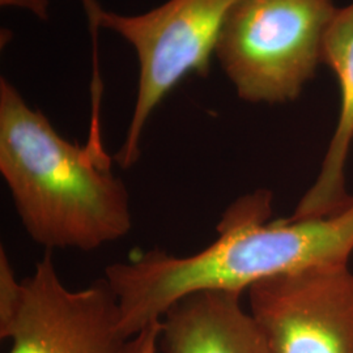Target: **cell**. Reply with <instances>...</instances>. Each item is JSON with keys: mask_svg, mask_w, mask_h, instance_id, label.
<instances>
[{"mask_svg": "<svg viewBox=\"0 0 353 353\" xmlns=\"http://www.w3.org/2000/svg\"><path fill=\"white\" fill-rule=\"evenodd\" d=\"M272 195L256 190L232 203L217 239L202 252L176 256L152 249L105 270L121 309L122 328L135 336L161 321L191 292H240L258 281L316 265L348 263L353 252V196L343 210L313 219L270 220Z\"/></svg>", "mask_w": 353, "mask_h": 353, "instance_id": "1", "label": "cell"}, {"mask_svg": "<svg viewBox=\"0 0 353 353\" xmlns=\"http://www.w3.org/2000/svg\"><path fill=\"white\" fill-rule=\"evenodd\" d=\"M0 173L26 233L49 252H92L132 228L130 195L112 172L101 127H90L85 145L70 143L4 77Z\"/></svg>", "mask_w": 353, "mask_h": 353, "instance_id": "2", "label": "cell"}, {"mask_svg": "<svg viewBox=\"0 0 353 353\" xmlns=\"http://www.w3.org/2000/svg\"><path fill=\"white\" fill-rule=\"evenodd\" d=\"M336 12L332 0H236L214 57L243 101H293L325 63Z\"/></svg>", "mask_w": 353, "mask_h": 353, "instance_id": "3", "label": "cell"}, {"mask_svg": "<svg viewBox=\"0 0 353 353\" xmlns=\"http://www.w3.org/2000/svg\"><path fill=\"white\" fill-rule=\"evenodd\" d=\"M236 0H168L141 14L108 12L83 0L93 29L119 34L137 52L139 80L126 139L115 160L128 169L139 160L140 141L157 106L190 75L207 76L221 29Z\"/></svg>", "mask_w": 353, "mask_h": 353, "instance_id": "4", "label": "cell"}, {"mask_svg": "<svg viewBox=\"0 0 353 353\" xmlns=\"http://www.w3.org/2000/svg\"><path fill=\"white\" fill-rule=\"evenodd\" d=\"M160 327L161 321L128 336L105 278L68 290L48 252L23 280L21 303L0 338L12 341L10 353H159Z\"/></svg>", "mask_w": 353, "mask_h": 353, "instance_id": "5", "label": "cell"}, {"mask_svg": "<svg viewBox=\"0 0 353 353\" xmlns=\"http://www.w3.org/2000/svg\"><path fill=\"white\" fill-rule=\"evenodd\" d=\"M250 313L271 353H353V271L316 265L249 288Z\"/></svg>", "mask_w": 353, "mask_h": 353, "instance_id": "6", "label": "cell"}, {"mask_svg": "<svg viewBox=\"0 0 353 353\" xmlns=\"http://www.w3.org/2000/svg\"><path fill=\"white\" fill-rule=\"evenodd\" d=\"M241 294L203 290L176 300L161 318L159 353H271Z\"/></svg>", "mask_w": 353, "mask_h": 353, "instance_id": "7", "label": "cell"}, {"mask_svg": "<svg viewBox=\"0 0 353 353\" xmlns=\"http://www.w3.org/2000/svg\"><path fill=\"white\" fill-rule=\"evenodd\" d=\"M325 63L338 77L341 112L319 176L290 217L313 219L343 210L352 196L345 188V164L353 143V3L338 10L325 45Z\"/></svg>", "mask_w": 353, "mask_h": 353, "instance_id": "8", "label": "cell"}, {"mask_svg": "<svg viewBox=\"0 0 353 353\" xmlns=\"http://www.w3.org/2000/svg\"><path fill=\"white\" fill-rule=\"evenodd\" d=\"M0 4L33 13L41 20L49 19V0H0Z\"/></svg>", "mask_w": 353, "mask_h": 353, "instance_id": "9", "label": "cell"}]
</instances>
